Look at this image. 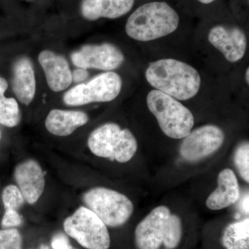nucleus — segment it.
I'll return each instance as SVG.
<instances>
[{
    "mask_svg": "<svg viewBox=\"0 0 249 249\" xmlns=\"http://www.w3.org/2000/svg\"><path fill=\"white\" fill-rule=\"evenodd\" d=\"M88 147L93 155L126 163L132 160L138 148L137 141L128 129L108 123L94 129L88 139Z\"/></svg>",
    "mask_w": 249,
    "mask_h": 249,
    "instance_id": "39448f33",
    "label": "nucleus"
},
{
    "mask_svg": "<svg viewBox=\"0 0 249 249\" xmlns=\"http://www.w3.org/2000/svg\"><path fill=\"white\" fill-rule=\"evenodd\" d=\"M122 79L118 73L105 72L86 84L73 87L63 96V102L69 106H81L91 103L110 102L120 94Z\"/></svg>",
    "mask_w": 249,
    "mask_h": 249,
    "instance_id": "6e6552de",
    "label": "nucleus"
},
{
    "mask_svg": "<svg viewBox=\"0 0 249 249\" xmlns=\"http://www.w3.org/2000/svg\"><path fill=\"white\" fill-rule=\"evenodd\" d=\"M21 114L17 101L14 98L0 100V124L9 127L17 126L20 122Z\"/></svg>",
    "mask_w": 249,
    "mask_h": 249,
    "instance_id": "6ab92c4d",
    "label": "nucleus"
},
{
    "mask_svg": "<svg viewBox=\"0 0 249 249\" xmlns=\"http://www.w3.org/2000/svg\"><path fill=\"white\" fill-rule=\"evenodd\" d=\"M218 186L206 200L209 209L217 211L235 204L240 199V190L238 181L232 170H223L217 178Z\"/></svg>",
    "mask_w": 249,
    "mask_h": 249,
    "instance_id": "4468645a",
    "label": "nucleus"
},
{
    "mask_svg": "<svg viewBox=\"0 0 249 249\" xmlns=\"http://www.w3.org/2000/svg\"><path fill=\"white\" fill-rule=\"evenodd\" d=\"M181 237V219L165 206L152 210L139 223L134 232L138 249H160L162 245L168 249H175L179 245Z\"/></svg>",
    "mask_w": 249,
    "mask_h": 249,
    "instance_id": "7ed1b4c3",
    "label": "nucleus"
},
{
    "mask_svg": "<svg viewBox=\"0 0 249 249\" xmlns=\"http://www.w3.org/2000/svg\"><path fill=\"white\" fill-rule=\"evenodd\" d=\"M179 16L168 3L153 1L139 6L127 19V35L134 40L148 42L177 30Z\"/></svg>",
    "mask_w": 249,
    "mask_h": 249,
    "instance_id": "f03ea898",
    "label": "nucleus"
},
{
    "mask_svg": "<svg viewBox=\"0 0 249 249\" xmlns=\"http://www.w3.org/2000/svg\"><path fill=\"white\" fill-rule=\"evenodd\" d=\"M13 89L18 101L29 106L35 97L36 80L32 62L27 57H21L15 62Z\"/></svg>",
    "mask_w": 249,
    "mask_h": 249,
    "instance_id": "dca6fc26",
    "label": "nucleus"
},
{
    "mask_svg": "<svg viewBox=\"0 0 249 249\" xmlns=\"http://www.w3.org/2000/svg\"><path fill=\"white\" fill-rule=\"evenodd\" d=\"M47 84L55 92L63 91L73 82L72 72L65 57L50 50H44L38 55Z\"/></svg>",
    "mask_w": 249,
    "mask_h": 249,
    "instance_id": "ddd939ff",
    "label": "nucleus"
},
{
    "mask_svg": "<svg viewBox=\"0 0 249 249\" xmlns=\"http://www.w3.org/2000/svg\"><path fill=\"white\" fill-rule=\"evenodd\" d=\"M249 70L247 68V71H246V81H247V84H249Z\"/></svg>",
    "mask_w": 249,
    "mask_h": 249,
    "instance_id": "c85d7f7f",
    "label": "nucleus"
},
{
    "mask_svg": "<svg viewBox=\"0 0 249 249\" xmlns=\"http://www.w3.org/2000/svg\"><path fill=\"white\" fill-rule=\"evenodd\" d=\"M88 75H89V73L87 71V70L83 68H78V70H75L73 73H72L73 81H74L75 83L83 82V80L88 78Z\"/></svg>",
    "mask_w": 249,
    "mask_h": 249,
    "instance_id": "393cba45",
    "label": "nucleus"
},
{
    "mask_svg": "<svg viewBox=\"0 0 249 249\" xmlns=\"http://www.w3.org/2000/svg\"><path fill=\"white\" fill-rule=\"evenodd\" d=\"M226 249H249V219L231 223L226 228L222 237Z\"/></svg>",
    "mask_w": 249,
    "mask_h": 249,
    "instance_id": "a211bd4d",
    "label": "nucleus"
},
{
    "mask_svg": "<svg viewBox=\"0 0 249 249\" xmlns=\"http://www.w3.org/2000/svg\"><path fill=\"white\" fill-rule=\"evenodd\" d=\"M2 201L5 210L18 211L24 204V199L18 186L9 185L3 191Z\"/></svg>",
    "mask_w": 249,
    "mask_h": 249,
    "instance_id": "412c9836",
    "label": "nucleus"
},
{
    "mask_svg": "<svg viewBox=\"0 0 249 249\" xmlns=\"http://www.w3.org/2000/svg\"><path fill=\"white\" fill-rule=\"evenodd\" d=\"M73 249H76L73 248Z\"/></svg>",
    "mask_w": 249,
    "mask_h": 249,
    "instance_id": "7c9ffc66",
    "label": "nucleus"
},
{
    "mask_svg": "<svg viewBox=\"0 0 249 249\" xmlns=\"http://www.w3.org/2000/svg\"><path fill=\"white\" fill-rule=\"evenodd\" d=\"M65 232L87 249H109L110 236L107 226L88 208L81 206L65 219Z\"/></svg>",
    "mask_w": 249,
    "mask_h": 249,
    "instance_id": "0eeeda50",
    "label": "nucleus"
},
{
    "mask_svg": "<svg viewBox=\"0 0 249 249\" xmlns=\"http://www.w3.org/2000/svg\"><path fill=\"white\" fill-rule=\"evenodd\" d=\"M22 224V218L18 211L14 210H5V213L3 217L1 225L4 228L12 229L18 227Z\"/></svg>",
    "mask_w": 249,
    "mask_h": 249,
    "instance_id": "5701e85b",
    "label": "nucleus"
},
{
    "mask_svg": "<svg viewBox=\"0 0 249 249\" xmlns=\"http://www.w3.org/2000/svg\"><path fill=\"white\" fill-rule=\"evenodd\" d=\"M145 78L158 91L178 101L191 99L200 89L199 72L186 62L175 59H161L149 65Z\"/></svg>",
    "mask_w": 249,
    "mask_h": 249,
    "instance_id": "f257e3e1",
    "label": "nucleus"
},
{
    "mask_svg": "<svg viewBox=\"0 0 249 249\" xmlns=\"http://www.w3.org/2000/svg\"><path fill=\"white\" fill-rule=\"evenodd\" d=\"M147 105L167 137L180 139L191 133L194 126V116L178 100L154 89L147 94Z\"/></svg>",
    "mask_w": 249,
    "mask_h": 249,
    "instance_id": "20e7f679",
    "label": "nucleus"
},
{
    "mask_svg": "<svg viewBox=\"0 0 249 249\" xmlns=\"http://www.w3.org/2000/svg\"><path fill=\"white\" fill-rule=\"evenodd\" d=\"M15 179L24 200L29 204L37 202L45 191V174L40 164L29 160L18 164L15 169Z\"/></svg>",
    "mask_w": 249,
    "mask_h": 249,
    "instance_id": "f8f14e48",
    "label": "nucleus"
},
{
    "mask_svg": "<svg viewBox=\"0 0 249 249\" xmlns=\"http://www.w3.org/2000/svg\"><path fill=\"white\" fill-rule=\"evenodd\" d=\"M180 154L184 160L196 162L217 151L224 142L225 135L220 127L207 124L195 129L183 138Z\"/></svg>",
    "mask_w": 249,
    "mask_h": 249,
    "instance_id": "1a4fd4ad",
    "label": "nucleus"
},
{
    "mask_svg": "<svg viewBox=\"0 0 249 249\" xmlns=\"http://www.w3.org/2000/svg\"><path fill=\"white\" fill-rule=\"evenodd\" d=\"M51 245L53 249H73L67 236L62 232L55 234L52 237Z\"/></svg>",
    "mask_w": 249,
    "mask_h": 249,
    "instance_id": "b1692460",
    "label": "nucleus"
},
{
    "mask_svg": "<svg viewBox=\"0 0 249 249\" xmlns=\"http://www.w3.org/2000/svg\"><path fill=\"white\" fill-rule=\"evenodd\" d=\"M71 61L78 68L96 69L112 71L119 68L124 62V53L110 43L86 45L71 55Z\"/></svg>",
    "mask_w": 249,
    "mask_h": 249,
    "instance_id": "9d476101",
    "label": "nucleus"
},
{
    "mask_svg": "<svg viewBox=\"0 0 249 249\" xmlns=\"http://www.w3.org/2000/svg\"><path fill=\"white\" fill-rule=\"evenodd\" d=\"M134 0H83L80 12L85 19H116L127 14L133 7Z\"/></svg>",
    "mask_w": 249,
    "mask_h": 249,
    "instance_id": "2eb2a0df",
    "label": "nucleus"
},
{
    "mask_svg": "<svg viewBox=\"0 0 249 249\" xmlns=\"http://www.w3.org/2000/svg\"><path fill=\"white\" fill-rule=\"evenodd\" d=\"M35 249H49V247L47 245H41L39 246V247H37V248H36Z\"/></svg>",
    "mask_w": 249,
    "mask_h": 249,
    "instance_id": "c756f323",
    "label": "nucleus"
},
{
    "mask_svg": "<svg viewBox=\"0 0 249 249\" xmlns=\"http://www.w3.org/2000/svg\"><path fill=\"white\" fill-rule=\"evenodd\" d=\"M89 116L80 111L52 109L45 120V127L51 134L67 137L78 127L88 124Z\"/></svg>",
    "mask_w": 249,
    "mask_h": 249,
    "instance_id": "f3484780",
    "label": "nucleus"
},
{
    "mask_svg": "<svg viewBox=\"0 0 249 249\" xmlns=\"http://www.w3.org/2000/svg\"><path fill=\"white\" fill-rule=\"evenodd\" d=\"M87 208L107 227H119L128 221L134 211L132 201L124 195L109 188L97 187L83 195Z\"/></svg>",
    "mask_w": 249,
    "mask_h": 249,
    "instance_id": "423d86ee",
    "label": "nucleus"
},
{
    "mask_svg": "<svg viewBox=\"0 0 249 249\" xmlns=\"http://www.w3.org/2000/svg\"><path fill=\"white\" fill-rule=\"evenodd\" d=\"M234 161L241 178L246 182H249V144L245 142L241 144L236 150Z\"/></svg>",
    "mask_w": 249,
    "mask_h": 249,
    "instance_id": "aec40b11",
    "label": "nucleus"
},
{
    "mask_svg": "<svg viewBox=\"0 0 249 249\" xmlns=\"http://www.w3.org/2000/svg\"><path fill=\"white\" fill-rule=\"evenodd\" d=\"M242 210L245 211L246 214H249V195H247L242 201Z\"/></svg>",
    "mask_w": 249,
    "mask_h": 249,
    "instance_id": "bb28decb",
    "label": "nucleus"
},
{
    "mask_svg": "<svg viewBox=\"0 0 249 249\" xmlns=\"http://www.w3.org/2000/svg\"><path fill=\"white\" fill-rule=\"evenodd\" d=\"M22 238L16 229L0 230V249H22Z\"/></svg>",
    "mask_w": 249,
    "mask_h": 249,
    "instance_id": "4be33fe9",
    "label": "nucleus"
},
{
    "mask_svg": "<svg viewBox=\"0 0 249 249\" xmlns=\"http://www.w3.org/2000/svg\"><path fill=\"white\" fill-rule=\"evenodd\" d=\"M209 40L229 62H237L245 56L247 37L240 28L216 26L210 31Z\"/></svg>",
    "mask_w": 249,
    "mask_h": 249,
    "instance_id": "9b49d317",
    "label": "nucleus"
},
{
    "mask_svg": "<svg viewBox=\"0 0 249 249\" xmlns=\"http://www.w3.org/2000/svg\"><path fill=\"white\" fill-rule=\"evenodd\" d=\"M198 1H200L202 4H211V3L213 2L215 0H198Z\"/></svg>",
    "mask_w": 249,
    "mask_h": 249,
    "instance_id": "cd10ccee",
    "label": "nucleus"
},
{
    "mask_svg": "<svg viewBox=\"0 0 249 249\" xmlns=\"http://www.w3.org/2000/svg\"><path fill=\"white\" fill-rule=\"evenodd\" d=\"M8 82L2 76H0V100L5 97L4 93L8 89Z\"/></svg>",
    "mask_w": 249,
    "mask_h": 249,
    "instance_id": "a878e982",
    "label": "nucleus"
}]
</instances>
